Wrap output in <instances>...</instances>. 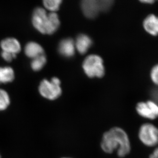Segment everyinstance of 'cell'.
I'll list each match as a JSON object with an SVG mask.
<instances>
[{
  "label": "cell",
  "instance_id": "cell-1",
  "mask_svg": "<svg viewBox=\"0 0 158 158\" xmlns=\"http://www.w3.org/2000/svg\"><path fill=\"white\" fill-rule=\"evenodd\" d=\"M101 148L106 154L116 151L118 157L123 158L130 154L131 145L127 133L122 128L115 127L103 134Z\"/></svg>",
  "mask_w": 158,
  "mask_h": 158
},
{
  "label": "cell",
  "instance_id": "cell-2",
  "mask_svg": "<svg viewBox=\"0 0 158 158\" xmlns=\"http://www.w3.org/2000/svg\"><path fill=\"white\" fill-rule=\"evenodd\" d=\"M31 23L33 27L43 34L52 35L60 25V17L56 12H48L44 8L38 7L32 12Z\"/></svg>",
  "mask_w": 158,
  "mask_h": 158
},
{
  "label": "cell",
  "instance_id": "cell-3",
  "mask_svg": "<svg viewBox=\"0 0 158 158\" xmlns=\"http://www.w3.org/2000/svg\"><path fill=\"white\" fill-rule=\"evenodd\" d=\"M82 69L89 78H102L105 74L103 59L97 55H88L82 62Z\"/></svg>",
  "mask_w": 158,
  "mask_h": 158
},
{
  "label": "cell",
  "instance_id": "cell-4",
  "mask_svg": "<svg viewBox=\"0 0 158 158\" xmlns=\"http://www.w3.org/2000/svg\"><path fill=\"white\" fill-rule=\"evenodd\" d=\"M61 82L57 77L48 80L44 79L39 86V92L44 98L50 100H55L61 95L62 93Z\"/></svg>",
  "mask_w": 158,
  "mask_h": 158
},
{
  "label": "cell",
  "instance_id": "cell-5",
  "mask_svg": "<svg viewBox=\"0 0 158 158\" xmlns=\"http://www.w3.org/2000/svg\"><path fill=\"white\" fill-rule=\"evenodd\" d=\"M139 138L143 144L148 147H154L158 141V129L151 123L142 125L139 131Z\"/></svg>",
  "mask_w": 158,
  "mask_h": 158
},
{
  "label": "cell",
  "instance_id": "cell-6",
  "mask_svg": "<svg viewBox=\"0 0 158 158\" xmlns=\"http://www.w3.org/2000/svg\"><path fill=\"white\" fill-rule=\"evenodd\" d=\"M136 111L140 116L148 119H155L158 116V105L152 101L141 102L138 103Z\"/></svg>",
  "mask_w": 158,
  "mask_h": 158
},
{
  "label": "cell",
  "instance_id": "cell-7",
  "mask_svg": "<svg viewBox=\"0 0 158 158\" xmlns=\"http://www.w3.org/2000/svg\"><path fill=\"white\" fill-rule=\"evenodd\" d=\"M81 7L82 13L88 19L96 18L101 12L99 0H81Z\"/></svg>",
  "mask_w": 158,
  "mask_h": 158
},
{
  "label": "cell",
  "instance_id": "cell-8",
  "mask_svg": "<svg viewBox=\"0 0 158 158\" xmlns=\"http://www.w3.org/2000/svg\"><path fill=\"white\" fill-rule=\"evenodd\" d=\"M74 40L70 37L61 40L58 44V51L60 55L67 58H70L75 53Z\"/></svg>",
  "mask_w": 158,
  "mask_h": 158
},
{
  "label": "cell",
  "instance_id": "cell-9",
  "mask_svg": "<svg viewBox=\"0 0 158 158\" xmlns=\"http://www.w3.org/2000/svg\"><path fill=\"white\" fill-rule=\"evenodd\" d=\"M74 42L76 50L81 55L86 54L93 44L92 40L91 37L84 33L79 34Z\"/></svg>",
  "mask_w": 158,
  "mask_h": 158
},
{
  "label": "cell",
  "instance_id": "cell-10",
  "mask_svg": "<svg viewBox=\"0 0 158 158\" xmlns=\"http://www.w3.org/2000/svg\"><path fill=\"white\" fill-rule=\"evenodd\" d=\"M0 46L3 51L17 55L21 50V44L15 37H7L2 41Z\"/></svg>",
  "mask_w": 158,
  "mask_h": 158
},
{
  "label": "cell",
  "instance_id": "cell-11",
  "mask_svg": "<svg viewBox=\"0 0 158 158\" xmlns=\"http://www.w3.org/2000/svg\"><path fill=\"white\" fill-rule=\"evenodd\" d=\"M143 28L148 34L157 36L158 33V19L156 15L151 14L145 18L143 22Z\"/></svg>",
  "mask_w": 158,
  "mask_h": 158
},
{
  "label": "cell",
  "instance_id": "cell-12",
  "mask_svg": "<svg viewBox=\"0 0 158 158\" xmlns=\"http://www.w3.org/2000/svg\"><path fill=\"white\" fill-rule=\"evenodd\" d=\"M24 51L26 55L32 59L44 54V49L43 47L37 42L33 41L26 44Z\"/></svg>",
  "mask_w": 158,
  "mask_h": 158
},
{
  "label": "cell",
  "instance_id": "cell-13",
  "mask_svg": "<svg viewBox=\"0 0 158 158\" xmlns=\"http://www.w3.org/2000/svg\"><path fill=\"white\" fill-rule=\"evenodd\" d=\"M15 79V72L10 67H0V84L12 82Z\"/></svg>",
  "mask_w": 158,
  "mask_h": 158
},
{
  "label": "cell",
  "instance_id": "cell-14",
  "mask_svg": "<svg viewBox=\"0 0 158 158\" xmlns=\"http://www.w3.org/2000/svg\"><path fill=\"white\" fill-rule=\"evenodd\" d=\"M63 0H43V4L46 11L56 12L60 9Z\"/></svg>",
  "mask_w": 158,
  "mask_h": 158
},
{
  "label": "cell",
  "instance_id": "cell-15",
  "mask_svg": "<svg viewBox=\"0 0 158 158\" xmlns=\"http://www.w3.org/2000/svg\"><path fill=\"white\" fill-rule=\"evenodd\" d=\"M47 63V58L45 54L33 59L31 63V67L35 72L41 70Z\"/></svg>",
  "mask_w": 158,
  "mask_h": 158
},
{
  "label": "cell",
  "instance_id": "cell-16",
  "mask_svg": "<svg viewBox=\"0 0 158 158\" xmlns=\"http://www.w3.org/2000/svg\"><path fill=\"white\" fill-rule=\"evenodd\" d=\"M10 99L5 90L0 89V111H4L9 106Z\"/></svg>",
  "mask_w": 158,
  "mask_h": 158
},
{
  "label": "cell",
  "instance_id": "cell-17",
  "mask_svg": "<svg viewBox=\"0 0 158 158\" xmlns=\"http://www.w3.org/2000/svg\"><path fill=\"white\" fill-rule=\"evenodd\" d=\"M114 0H99L101 12L109 11L113 5Z\"/></svg>",
  "mask_w": 158,
  "mask_h": 158
},
{
  "label": "cell",
  "instance_id": "cell-18",
  "mask_svg": "<svg viewBox=\"0 0 158 158\" xmlns=\"http://www.w3.org/2000/svg\"><path fill=\"white\" fill-rule=\"evenodd\" d=\"M158 66L157 65L153 67L152 69L151 70V78L152 82H154L155 84H158Z\"/></svg>",
  "mask_w": 158,
  "mask_h": 158
},
{
  "label": "cell",
  "instance_id": "cell-19",
  "mask_svg": "<svg viewBox=\"0 0 158 158\" xmlns=\"http://www.w3.org/2000/svg\"><path fill=\"white\" fill-rule=\"evenodd\" d=\"M17 55L11 54L9 52H5V51H2L1 57L2 58L7 62L12 61V60L16 58Z\"/></svg>",
  "mask_w": 158,
  "mask_h": 158
},
{
  "label": "cell",
  "instance_id": "cell-20",
  "mask_svg": "<svg viewBox=\"0 0 158 158\" xmlns=\"http://www.w3.org/2000/svg\"><path fill=\"white\" fill-rule=\"evenodd\" d=\"M141 3L146 4H152L156 2L157 0H138Z\"/></svg>",
  "mask_w": 158,
  "mask_h": 158
},
{
  "label": "cell",
  "instance_id": "cell-21",
  "mask_svg": "<svg viewBox=\"0 0 158 158\" xmlns=\"http://www.w3.org/2000/svg\"><path fill=\"white\" fill-rule=\"evenodd\" d=\"M149 158H158V148H156L155 151L149 155Z\"/></svg>",
  "mask_w": 158,
  "mask_h": 158
},
{
  "label": "cell",
  "instance_id": "cell-22",
  "mask_svg": "<svg viewBox=\"0 0 158 158\" xmlns=\"http://www.w3.org/2000/svg\"><path fill=\"white\" fill-rule=\"evenodd\" d=\"M69 158V157H63V158Z\"/></svg>",
  "mask_w": 158,
  "mask_h": 158
},
{
  "label": "cell",
  "instance_id": "cell-23",
  "mask_svg": "<svg viewBox=\"0 0 158 158\" xmlns=\"http://www.w3.org/2000/svg\"><path fill=\"white\" fill-rule=\"evenodd\" d=\"M0 158H1V154H0Z\"/></svg>",
  "mask_w": 158,
  "mask_h": 158
}]
</instances>
